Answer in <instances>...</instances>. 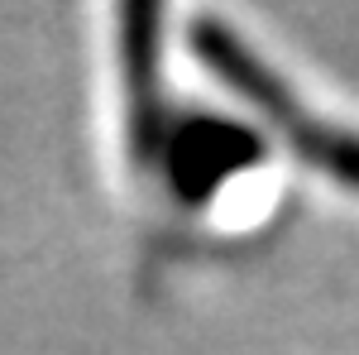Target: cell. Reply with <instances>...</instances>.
I'll return each instance as SVG.
<instances>
[{
    "label": "cell",
    "mask_w": 359,
    "mask_h": 355,
    "mask_svg": "<svg viewBox=\"0 0 359 355\" xmlns=\"http://www.w3.org/2000/svg\"><path fill=\"white\" fill-rule=\"evenodd\" d=\"M196 49H201V58L221 72L225 82L240 86V96L302 154L306 164H316L326 178H335L340 188H350L359 197V135L355 130H340L331 120H321L316 110H306L292 96V86L283 82L278 72H269L235 34L206 25L201 39H196Z\"/></svg>",
    "instance_id": "cell-1"
}]
</instances>
